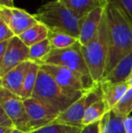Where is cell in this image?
<instances>
[{
  "label": "cell",
  "mask_w": 132,
  "mask_h": 133,
  "mask_svg": "<svg viewBox=\"0 0 132 133\" xmlns=\"http://www.w3.org/2000/svg\"><path fill=\"white\" fill-rule=\"evenodd\" d=\"M132 74V52L120 61L102 79L101 82L120 83L129 81Z\"/></svg>",
  "instance_id": "obj_15"
},
{
  "label": "cell",
  "mask_w": 132,
  "mask_h": 133,
  "mask_svg": "<svg viewBox=\"0 0 132 133\" xmlns=\"http://www.w3.org/2000/svg\"><path fill=\"white\" fill-rule=\"evenodd\" d=\"M124 127L127 133H132V117H129L124 119Z\"/></svg>",
  "instance_id": "obj_30"
},
{
  "label": "cell",
  "mask_w": 132,
  "mask_h": 133,
  "mask_svg": "<svg viewBox=\"0 0 132 133\" xmlns=\"http://www.w3.org/2000/svg\"><path fill=\"white\" fill-rule=\"evenodd\" d=\"M40 64L34 62H32L31 66L29 68L27 74L25 76V82H24L23 89H22L21 98L23 100L30 99L33 97V93L34 91L35 85H36L37 77H38L39 71H40Z\"/></svg>",
  "instance_id": "obj_21"
},
{
  "label": "cell",
  "mask_w": 132,
  "mask_h": 133,
  "mask_svg": "<svg viewBox=\"0 0 132 133\" xmlns=\"http://www.w3.org/2000/svg\"><path fill=\"white\" fill-rule=\"evenodd\" d=\"M40 66L41 69L47 72L62 89L72 91H82V92L90 91L84 80L79 74L70 69L52 64H40Z\"/></svg>",
  "instance_id": "obj_8"
},
{
  "label": "cell",
  "mask_w": 132,
  "mask_h": 133,
  "mask_svg": "<svg viewBox=\"0 0 132 133\" xmlns=\"http://www.w3.org/2000/svg\"><path fill=\"white\" fill-rule=\"evenodd\" d=\"M0 19L8 25L16 36H19L27 29L39 23L33 15L16 6L12 8L0 6Z\"/></svg>",
  "instance_id": "obj_10"
},
{
  "label": "cell",
  "mask_w": 132,
  "mask_h": 133,
  "mask_svg": "<svg viewBox=\"0 0 132 133\" xmlns=\"http://www.w3.org/2000/svg\"><path fill=\"white\" fill-rule=\"evenodd\" d=\"M109 47V25L107 14L105 12L95 35L88 44L81 45L82 54L91 76L96 85H99L105 75Z\"/></svg>",
  "instance_id": "obj_3"
},
{
  "label": "cell",
  "mask_w": 132,
  "mask_h": 133,
  "mask_svg": "<svg viewBox=\"0 0 132 133\" xmlns=\"http://www.w3.org/2000/svg\"><path fill=\"white\" fill-rule=\"evenodd\" d=\"M101 98L102 93L100 85L95 86L93 89L83 93L81 98L74 102L64 111L60 113L55 121L80 128H84L82 126V119L86 110L90 105Z\"/></svg>",
  "instance_id": "obj_6"
},
{
  "label": "cell",
  "mask_w": 132,
  "mask_h": 133,
  "mask_svg": "<svg viewBox=\"0 0 132 133\" xmlns=\"http://www.w3.org/2000/svg\"><path fill=\"white\" fill-rule=\"evenodd\" d=\"M83 93L82 91H72L62 89L47 72L40 68L33 98L62 113L81 98Z\"/></svg>",
  "instance_id": "obj_4"
},
{
  "label": "cell",
  "mask_w": 132,
  "mask_h": 133,
  "mask_svg": "<svg viewBox=\"0 0 132 133\" xmlns=\"http://www.w3.org/2000/svg\"><path fill=\"white\" fill-rule=\"evenodd\" d=\"M10 40H5L3 41V42H0V60L4 57L5 54L6 53L7 51V48H8V45L10 44Z\"/></svg>",
  "instance_id": "obj_29"
},
{
  "label": "cell",
  "mask_w": 132,
  "mask_h": 133,
  "mask_svg": "<svg viewBox=\"0 0 132 133\" xmlns=\"http://www.w3.org/2000/svg\"><path fill=\"white\" fill-rule=\"evenodd\" d=\"M0 6H5V7H15L14 1L13 0H0Z\"/></svg>",
  "instance_id": "obj_31"
},
{
  "label": "cell",
  "mask_w": 132,
  "mask_h": 133,
  "mask_svg": "<svg viewBox=\"0 0 132 133\" xmlns=\"http://www.w3.org/2000/svg\"><path fill=\"white\" fill-rule=\"evenodd\" d=\"M109 111L106 102L103 98L98 100L92 105H90L85 111L82 119V126H88L97 121H100L104 118V116Z\"/></svg>",
  "instance_id": "obj_18"
},
{
  "label": "cell",
  "mask_w": 132,
  "mask_h": 133,
  "mask_svg": "<svg viewBox=\"0 0 132 133\" xmlns=\"http://www.w3.org/2000/svg\"><path fill=\"white\" fill-rule=\"evenodd\" d=\"M128 83L129 84V86H132V74H131L130 77H129V81H128Z\"/></svg>",
  "instance_id": "obj_34"
},
{
  "label": "cell",
  "mask_w": 132,
  "mask_h": 133,
  "mask_svg": "<svg viewBox=\"0 0 132 133\" xmlns=\"http://www.w3.org/2000/svg\"><path fill=\"white\" fill-rule=\"evenodd\" d=\"M72 12L84 16L93 9L100 6H107L109 0H61Z\"/></svg>",
  "instance_id": "obj_16"
},
{
  "label": "cell",
  "mask_w": 132,
  "mask_h": 133,
  "mask_svg": "<svg viewBox=\"0 0 132 133\" xmlns=\"http://www.w3.org/2000/svg\"><path fill=\"white\" fill-rule=\"evenodd\" d=\"M111 110H113L120 117H129V114L132 112V86H129L123 97Z\"/></svg>",
  "instance_id": "obj_24"
},
{
  "label": "cell",
  "mask_w": 132,
  "mask_h": 133,
  "mask_svg": "<svg viewBox=\"0 0 132 133\" xmlns=\"http://www.w3.org/2000/svg\"><path fill=\"white\" fill-rule=\"evenodd\" d=\"M48 40L51 44L52 50L66 49L79 42V39L65 32L53 29H49Z\"/></svg>",
  "instance_id": "obj_20"
},
{
  "label": "cell",
  "mask_w": 132,
  "mask_h": 133,
  "mask_svg": "<svg viewBox=\"0 0 132 133\" xmlns=\"http://www.w3.org/2000/svg\"><path fill=\"white\" fill-rule=\"evenodd\" d=\"M39 64H52L65 67L79 74L84 80L89 90L97 86L91 76L80 42L66 49L52 50L50 54L39 63Z\"/></svg>",
  "instance_id": "obj_5"
},
{
  "label": "cell",
  "mask_w": 132,
  "mask_h": 133,
  "mask_svg": "<svg viewBox=\"0 0 132 133\" xmlns=\"http://www.w3.org/2000/svg\"><path fill=\"white\" fill-rule=\"evenodd\" d=\"M52 51L51 44L49 40L45 39L44 41L37 43L29 47V56H30V61L34 63H41L42 60L45 56H47Z\"/></svg>",
  "instance_id": "obj_23"
},
{
  "label": "cell",
  "mask_w": 132,
  "mask_h": 133,
  "mask_svg": "<svg viewBox=\"0 0 132 133\" xmlns=\"http://www.w3.org/2000/svg\"><path fill=\"white\" fill-rule=\"evenodd\" d=\"M24 102L32 131L55 121L60 115L59 111L33 97L24 100Z\"/></svg>",
  "instance_id": "obj_9"
},
{
  "label": "cell",
  "mask_w": 132,
  "mask_h": 133,
  "mask_svg": "<svg viewBox=\"0 0 132 133\" xmlns=\"http://www.w3.org/2000/svg\"><path fill=\"white\" fill-rule=\"evenodd\" d=\"M26 61H30L29 47L18 36L13 37L6 53L0 60V77Z\"/></svg>",
  "instance_id": "obj_11"
},
{
  "label": "cell",
  "mask_w": 132,
  "mask_h": 133,
  "mask_svg": "<svg viewBox=\"0 0 132 133\" xmlns=\"http://www.w3.org/2000/svg\"><path fill=\"white\" fill-rule=\"evenodd\" d=\"M81 133H100V121L85 126L81 130Z\"/></svg>",
  "instance_id": "obj_28"
},
{
  "label": "cell",
  "mask_w": 132,
  "mask_h": 133,
  "mask_svg": "<svg viewBox=\"0 0 132 133\" xmlns=\"http://www.w3.org/2000/svg\"><path fill=\"white\" fill-rule=\"evenodd\" d=\"M106 14L109 47L105 75L132 52V20L116 0H109Z\"/></svg>",
  "instance_id": "obj_1"
},
{
  "label": "cell",
  "mask_w": 132,
  "mask_h": 133,
  "mask_svg": "<svg viewBox=\"0 0 132 133\" xmlns=\"http://www.w3.org/2000/svg\"><path fill=\"white\" fill-rule=\"evenodd\" d=\"M33 16L49 29L59 30L80 38V32L84 16L72 12L61 0H53L43 5Z\"/></svg>",
  "instance_id": "obj_2"
},
{
  "label": "cell",
  "mask_w": 132,
  "mask_h": 133,
  "mask_svg": "<svg viewBox=\"0 0 132 133\" xmlns=\"http://www.w3.org/2000/svg\"><path fill=\"white\" fill-rule=\"evenodd\" d=\"M14 32L9 28L8 25L5 23L2 19H0V42L5 40H10L15 37Z\"/></svg>",
  "instance_id": "obj_25"
},
{
  "label": "cell",
  "mask_w": 132,
  "mask_h": 133,
  "mask_svg": "<svg viewBox=\"0 0 132 133\" xmlns=\"http://www.w3.org/2000/svg\"><path fill=\"white\" fill-rule=\"evenodd\" d=\"M106 7L107 6L97 7L85 16L80 32L79 42L81 45L88 44L97 33L106 12Z\"/></svg>",
  "instance_id": "obj_13"
},
{
  "label": "cell",
  "mask_w": 132,
  "mask_h": 133,
  "mask_svg": "<svg viewBox=\"0 0 132 133\" xmlns=\"http://www.w3.org/2000/svg\"><path fill=\"white\" fill-rule=\"evenodd\" d=\"M0 108L3 109L9 116L16 129L28 133L32 132L24 100L1 86Z\"/></svg>",
  "instance_id": "obj_7"
},
{
  "label": "cell",
  "mask_w": 132,
  "mask_h": 133,
  "mask_svg": "<svg viewBox=\"0 0 132 133\" xmlns=\"http://www.w3.org/2000/svg\"><path fill=\"white\" fill-rule=\"evenodd\" d=\"M32 61H26L15 67L4 76L0 77V86L14 94L21 97L24 82L31 66Z\"/></svg>",
  "instance_id": "obj_12"
},
{
  "label": "cell",
  "mask_w": 132,
  "mask_h": 133,
  "mask_svg": "<svg viewBox=\"0 0 132 133\" xmlns=\"http://www.w3.org/2000/svg\"><path fill=\"white\" fill-rule=\"evenodd\" d=\"M132 20V0H116Z\"/></svg>",
  "instance_id": "obj_27"
},
{
  "label": "cell",
  "mask_w": 132,
  "mask_h": 133,
  "mask_svg": "<svg viewBox=\"0 0 132 133\" xmlns=\"http://www.w3.org/2000/svg\"><path fill=\"white\" fill-rule=\"evenodd\" d=\"M48 35H49V28L45 25L39 22L38 24H36L35 25L24 32L18 37L21 39L22 42L25 45L30 47V46L41 42V41L47 39Z\"/></svg>",
  "instance_id": "obj_17"
},
{
  "label": "cell",
  "mask_w": 132,
  "mask_h": 133,
  "mask_svg": "<svg viewBox=\"0 0 132 133\" xmlns=\"http://www.w3.org/2000/svg\"><path fill=\"white\" fill-rule=\"evenodd\" d=\"M124 119L113 110H109L100 121V133H127L124 127Z\"/></svg>",
  "instance_id": "obj_19"
},
{
  "label": "cell",
  "mask_w": 132,
  "mask_h": 133,
  "mask_svg": "<svg viewBox=\"0 0 132 133\" xmlns=\"http://www.w3.org/2000/svg\"><path fill=\"white\" fill-rule=\"evenodd\" d=\"M15 128H7V127H0V133H10Z\"/></svg>",
  "instance_id": "obj_32"
},
{
  "label": "cell",
  "mask_w": 132,
  "mask_h": 133,
  "mask_svg": "<svg viewBox=\"0 0 132 133\" xmlns=\"http://www.w3.org/2000/svg\"><path fill=\"white\" fill-rule=\"evenodd\" d=\"M82 129L83 128L53 121L46 126L33 130L31 133H81Z\"/></svg>",
  "instance_id": "obj_22"
},
{
  "label": "cell",
  "mask_w": 132,
  "mask_h": 133,
  "mask_svg": "<svg viewBox=\"0 0 132 133\" xmlns=\"http://www.w3.org/2000/svg\"><path fill=\"white\" fill-rule=\"evenodd\" d=\"M0 127H7V128H16L12 119L5 113L2 108H0Z\"/></svg>",
  "instance_id": "obj_26"
},
{
  "label": "cell",
  "mask_w": 132,
  "mask_h": 133,
  "mask_svg": "<svg viewBox=\"0 0 132 133\" xmlns=\"http://www.w3.org/2000/svg\"><path fill=\"white\" fill-rule=\"evenodd\" d=\"M99 85L101 90L102 98L106 102L109 110L114 108L129 88V84L127 82L120 83L101 82Z\"/></svg>",
  "instance_id": "obj_14"
},
{
  "label": "cell",
  "mask_w": 132,
  "mask_h": 133,
  "mask_svg": "<svg viewBox=\"0 0 132 133\" xmlns=\"http://www.w3.org/2000/svg\"><path fill=\"white\" fill-rule=\"evenodd\" d=\"M10 133H28V132H25V131H23V130H18V129H16V128H15L14 130H12Z\"/></svg>",
  "instance_id": "obj_33"
}]
</instances>
